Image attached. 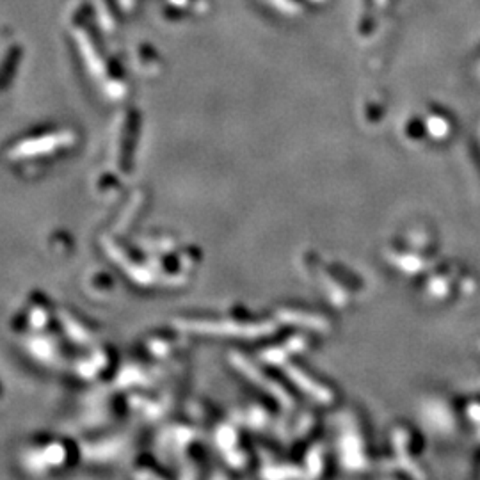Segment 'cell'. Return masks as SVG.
Returning <instances> with one entry per match:
<instances>
[]
</instances>
